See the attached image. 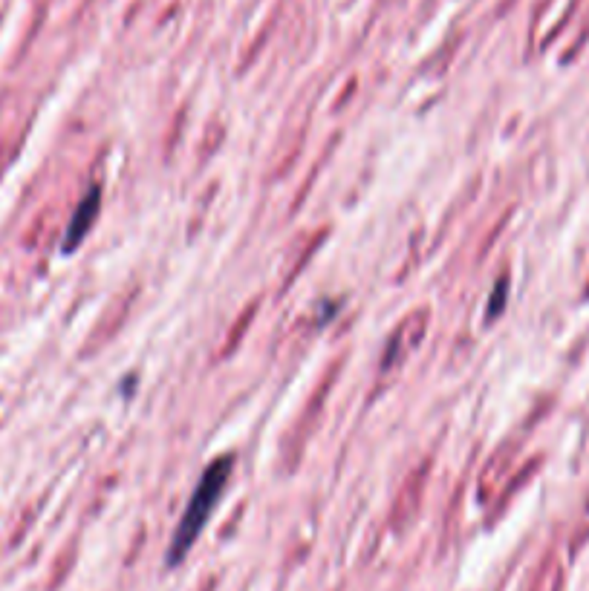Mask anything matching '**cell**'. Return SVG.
I'll use <instances>...</instances> for the list:
<instances>
[{
  "label": "cell",
  "instance_id": "cell-2",
  "mask_svg": "<svg viewBox=\"0 0 589 591\" xmlns=\"http://www.w3.org/2000/svg\"><path fill=\"white\" fill-rule=\"evenodd\" d=\"M99 211H102V188L93 185V188L81 197L78 208L73 211V217H70V225H67L64 240H61V254H73V251L84 243V237L90 234V228L99 220Z\"/></svg>",
  "mask_w": 589,
  "mask_h": 591
},
{
  "label": "cell",
  "instance_id": "cell-1",
  "mask_svg": "<svg viewBox=\"0 0 589 591\" xmlns=\"http://www.w3.org/2000/svg\"><path fill=\"white\" fill-rule=\"evenodd\" d=\"M231 470H234V456H231V453L217 456V459L203 470L197 488H194L188 505H185V514L180 517V525H177V531H174V537H171V545H168V554H165V566L168 568L180 566L182 560L188 557V551L194 548V542L203 534L208 519L217 511L223 493L229 488Z\"/></svg>",
  "mask_w": 589,
  "mask_h": 591
},
{
  "label": "cell",
  "instance_id": "cell-3",
  "mask_svg": "<svg viewBox=\"0 0 589 591\" xmlns=\"http://www.w3.org/2000/svg\"><path fill=\"white\" fill-rule=\"evenodd\" d=\"M506 292H509V280L506 277H500L497 283H494V292H491V300H488V306H486V321L491 323L503 309H506Z\"/></svg>",
  "mask_w": 589,
  "mask_h": 591
}]
</instances>
